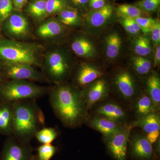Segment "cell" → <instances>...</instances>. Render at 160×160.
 <instances>
[{"label":"cell","mask_w":160,"mask_h":160,"mask_svg":"<svg viewBox=\"0 0 160 160\" xmlns=\"http://www.w3.org/2000/svg\"><path fill=\"white\" fill-rule=\"evenodd\" d=\"M134 5L147 13H152L159 8L160 0H139L135 2Z\"/></svg>","instance_id":"4dcf8cb0"},{"label":"cell","mask_w":160,"mask_h":160,"mask_svg":"<svg viewBox=\"0 0 160 160\" xmlns=\"http://www.w3.org/2000/svg\"><path fill=\"white\" fill-rule=\"evenodd\" d=\"M113 1H117V0H113Z\"/></svg>","instance_id":"f6af8a7d"},{"label":"cell","mask_w":160,"mask_h":160,"mask_svg":"<svg viewBox=\"0 0 160 160\" xmlns=\"http://www.w3.org/2000/svg\"><path fill=\"white\" fill-rule=\"evenodd\" d=\"M134 19L139 26L141 31L145 35L150 33L156 20L148 17H139Z\"/></svg>","instance_id":"836d02e7"},{"label":"cell","mask_w":160,"mask_h":160,"mask_svg":"<svg viewBox=\"0 0 160 160\" xmlns=\"http://www.w3.org/2000/svg\"><path fill=\"white\" fill-rule=\"evenodd\" d=\"M160 130L152 132L150 133L146 134V137L149 142L151 144H153L155 142L158 138L160 137Z\"/></svg>","instance_id":"f35d334b"},{"label":"cell","mask_w":160,"mask_h":160,"mask_svg":"<svg viewBox=\"0 0 160 160\" xmlns=\"http://www.w3.org/2000/svg\"><path fill=\"white\" fill-rule=\"evenodd\" d=\"M120 22L126 32L133 35H138L141 32V28L135 20L131 18L119 17Z\"/></svg>","instance_id":"1f68e13d"},{"label":"cell","mask_w":160,"mask_h":160,"mask_svg":"<svg viewBox=\"0 0 160 160\" xmlns=\"http://www.w3.org/2000/svg\"><path fill=\"white\" fill-rule=\"evenodd\" d=\"M133 39V50L137 56L146 57L151 54L152 47L149 38L145 36H139Z\"/></svg>","instance_id":"484cf974"},{"label":"cell","mask_w":160,"mask_h":160,"mask_svg":"<svg viewBox=\"0 0 160 160\" xmlns=\"http://www.w3.org/2000/svg\"><path fill=\"white\" fill-rule=\"evenodd\" d=\"M33 156L30 144L23 143L10 135L3 144L0 160H32Z\"/></svg>","instance_id":"30bf717a"},{"label":"cell","mask_w":160,"mask_h":160,"mask_svg":"<svg viewBox=\"0 0 160 160\" xmlns=\"http://www.w3.org/2000/svg\"><path fill=\"white\" fill-rule=\"evenodd\" d=\"M65 32L64 25L57 19H50L40 24L36 31L37 35L43 39L55 38L62 35Z\"/></svg>","instance_id":"d6986e66"},{"label":"cell","mask_w":160,"mask_h":160,"mask_svg":"<svg viewBox=\"0 0 160 160\" xmlns=\"http://www.w3.org/2000/svg\"><path fill=\"white\" fill-rule=\"evenodd\" d=\"M114 12V7L108 3L101 9L89 10L85 13V23L93 29L102 28L111 18Z\"/></svg>","instance_id":"2e32d148"},{"label":"cell","mask_w":160,"mask_h":160,"mask_svg":"<svg viewBox=\"0 0 160 160\" xmlns=\"http://www.w3.org/2000/svg\"><path fill=\"white\" fill-rule=\"evenodd\" d=\"M12 135L21 142L30 144L37 132L45 127V118L36 100L12 102Z\"/></svg>","instance_id":"7a4b0ae2"},{"label":"cell","mask_w":160,"mask_h":160,"mask_svg":"<svg viewBox=\"0 0 160 160\" xmlns=\"http://www.w3.org/2000/svg\"><path fill=\"white\" fill-rule=\"evenodd\" d=\"M13 8L12 0H0V24L9 17Z\"/></svg>","instance_id":"e575fe53"},{"label":"cell","mask_w":160,"mask_h":160,"mask_svg":"<svg viewBox=\"0 0 160 160\" xmlns=\"http://www.w3.org/2000/svg\"><path fill=\"white\" fill-rule=\"evenodd\" d=\"M118 16L135 18L146 17L148 13L143 11L134 5L122 4L118 5L115 9Z\"/></svg>","instance_id":"4316f807"},{"label":"cell","mask_w":160,"mask_h":160,"mask_svg":"<svg viewBox=\"0 0 160 160\" xmlns=\"http://www.w3.org/2000/svg\"><path fill=\"white\" fill-rule=\"evenodd\" d=\"M13 8L17 11L22 9L28 2V0H12Z\"/></svg>","instance_id":"ab89813d"},{"label":"cell","mask_w":160,"mask_h":160,"mask_svg":"<svg viewBox=\"0 0 160 160\" xmlns=\"http://www.w3.org/2000/svg\"><path fill=\"white\" fill-rule=\"evenodd\" d=\"M49 93L52 109L63 126L74 129L86 124L91 115L81 89L64 83L55 85Z\"/></svg>","instance_id":"6da1fadb"},{"label":"cell","mask_w":160,"mask_h":160,"mask_svg":"<svg viewBox=\"0 0 160 160\" xmlns=\"http://www.w3.org/2000/svg\"><path fill=\"white\" fill-rule=\"evenodd\" d=\"M68 6L66 0H47L46 12L47 15L58 14Z\"/></svg>","instance_id":"f546056e"},{"label":"cell","mask_w":160,"mask_h":160,"mask_svg":"<svg viewBox=\"0 0 160 160\" xmlns=\"http://www.w3.org/2000/svg\"><path fill=\"white\" fill-rule=\"evenodd\" d=\"M132 129L129 123L112 135L103 137L106 151L113 160H127L128 142Z\"/></svg>","instance_id":"52a82bcc"},{"label":"cell","mask_w":160,"mask_h":160,"mask_svg":"<svg viewBox=\"0 0 160 160\" xmlns=\"http://www.w3.org/2000/svg\"><path fill=\"white\" fill-rule=\"evenodd\" d=\"M160 137L157 140V141L152 144V148L154 151L155 154L157 158L160 160Z\"/></svg>","instance_id":"b9f144b4"},{"label":"cell","mask_w":160,"mask_h":160,"mask_svg":"<svg viewBox=\"0 0 160 160\" xmlns=\"http://www.w3.org/2000/svg\"><path fill=\"white\" fill-rule=\"evenodd\" d=\"M112 82L120 100L130 107L142 91L135 76L126 68L118 69L114 73Z\"/></svg>","instance_id":"8992f818"},{"label":"cell","mask_w":160,"mask_h":160,"mask_svg":"<svg viewBox=\"0 0 160 160\" xmlns=\"http://www.w3.org/2000/svg\"><path fill=\"white\" fill-rule=\"evenodd\" d=\"M42 51L41 46L35 43L0 39V61L3 65L22 63L40 67Z\"/></svg>","instance_id":"3957f363"},{"label":"cell","mask_w":160,"mask_h":160,"mask_svg":"<svg viewBox=\"0 0 160 160\" xmlns=\"http://www.w3.org/2000/svg\"><path fill=\"white\" fill-rule=\"evenodd\" d=\"M32 160H42L40 159L38 157L37 155V156H33V157H32Z\"/></svg>","instance_id":"ee69618b"},{"label":"cell","mask_w":160,"mask_h":160,"mask_svg":"<svg viewBox=\"0 0 160 160\" xmlns=\"http://www.w3.org/2000/svg\"><path fill=\"white\" fill-rule=\"evenodd\" d=\"M104 75V70L99 66L90 62L82 63L72 74L71 85L82 89Z\"/></svg>","instance_id":"5bb4252c"},{"label":"cell","mask_w":160,"mask_h":160,"mask_svg":"<svg viewBox=\"0 0 160 160\" xmlns=\"http://www.w3.org/2000/svg\"><path fill=\"white\" fill-rule=\"evenodd\" d=\"M57 148L51 144H43L38 148V157L42 160H50L56 152Z\"/></svg>","instance_id":"d6a6232c"},{"label":"cell","mask_w":160,"mask_h":160,"mask_svg":"<svg viewBox=\"0 0 160 160\" xmlns=\"http://www.w3.org/2000/svg\"><path fill=\"white\" fill-rule=\"evenodd\" d=\"M158 111L160 108V78L159 75L155 72H152L146 78V90Z\"/></svg>","instance_id":"603a6c76"},{"label":"cell","mask_w":160,"mask_h":160,"mask_svg":"<svg viewBox=\"0 0 160 160\" xmlns=\"http://www.w3.org/2000/svg\"><path fill=\"white\" fill-rule=\"evenodd\" d=\"M82 94L89 111L98 103L108 98L110 85L104 76L96 80L81 89Z\"/></svg>","instance_id":"7c38bea8"},{"label":"cell","mask_w":160,"mask_h":160,"mask_svg":"<svg viewBox=\"0 0 160 160\" xmlns=\"http://www.w3.org/2000/svg\"><path fill=\"white\" fill-rule=\"evenodd\" d=\"M72 50L79 57L92 59L96 57L97 50L94 43L86 36L79 35L72 40Z\"/></svg>","instance_id":"e0dca14e"},{"label":"cell","mask_w":160,"mask_h":160,"mask_svg":"<svg viewBox=\"0 0 160 160\" xmlns=\"http://www.w3.org/2000/svg\"><path fill=\"white\" fill-rule=\"evenodd\" d=\"M122 44V38L118 32L112 31L106 36L105 51L106 57L108 59L115 60L119 56Z\"/></svg>","instance_id":"7402d4cb"},{"label":"cell","mask_w":160,"mask_h":160,"mask_svg":"<svg viewBox=\"0 0 160 160\" xmlns=\"http://www.w3.org/2000/svg\"><path fill=\"white\" fill-rule=\"evenodd\" d=\"M4 77H3L2 73V69H1V67L0 66V89H1V86H2L3 83L5 82L4 81Z\"/></svg>","instance_id":"7bdbcfd3"},{"label":"cell","mask_w":160,"mask_h":160,"mask_svg":"<svg viewBox=\"0 0 160 160\" xmlns=\"http://www.w3.org/2000/svg\"><path fill=\"white\" fill-rule=\"evenodd\" d=\"M132 129L139 127L145 134L160 130L159 112H154L144 117L134 119L131 123Z\"/></svg>","instance_id":"44dd1931"},{"label":"cell","mask_w":160,"mask_h":160,"mask_svg":"<svg viewBox=\"0 0 160 160\" xmlns=\"http://www.w3.org/2000/svg\"><path fill=\"white\" fill-rule=\"evenodd\" d=\"M127 158L131 160H159L155 154L152 144L143 132L132 129L127 149Z\"/></svg>","instance_id":"ba28073f"},{"label":"cell","mask_w":160,"mask_h":160,"mask_svg":"<svg viewBox=\"0 0 160 160\" xmlns=\"http://www.w3.org/2000/svg\"><path fill=\"white\" fill-rule=\"evenodd\" d=\"M46 1L47 0H35L28 5L27 12L34 19L40 21L47 17Z\"/></svg>","instance_id":"83f0119b"},{"label":"cell","mask_w":160,"mask_h":160,"mask_svg":"<svg viewBox=\"0 0 160 160\" xmlns=\"http://www.w3.org/2000/svg\"><path fill=\"white\" fill-rule=\"evenodd\" d=\"M73 67L69 52L61 47H55L46 52L43 73L48 82L58 85L66 83L72 73Z\"/></svg>","instance_id":"277c9868"},{"label":"cell","mask_w":160,"mask_h":160,"mask_svg":"<svg viewBox=\"0 0 160 160\" xmlns=\"http://www.w3.org/2000/svg\"><path fill=\"white\" fill-rule=\"evenodd\" d=\"M69 7L79 12L86 13L89 11V0H66Z\"/></svg>","instance_id":"d590c367"},{"label":"cell","mask_w":160,"mask_h":160,"mask_svg":"<svg viewBox=\"0 0 160 160\" xmlns=\"http://www.w3.org/2000/svg\"><path fill=\"white\" fill-rule=\"evenodd\" d=\"M107 4L106 0H89V10L101 9Z\"/></svg>","instance_id":"74e56055"},{"label":"cell","mask_w":160,"mask_h":160,"mask_svg":"<svg viewBox=\"0 0 160 160\" xmlns=\"http://www.w3.org/2000/svg\"><path fill=\"white\" fill-rule=\"evenodd\" d=\"M135 119L144 117L154 112L156 109L151 99L145 90H142L131 106Z\"/></svg>","instance_id":"ac0fdd59"},{"label":"cell","mask_w":160,"mask_h":160,"mask_svg":"<svg viewBox=\"0 0 160 160\" xmlns=\"http://www.w3.org/2000/svg\"><path fill=\"white\" fill-rule=\"evenodd\" d=\"M132 64L136 74L141 77H147L152 72V63L146 57L138 56L133 57L132 60Z\"/></svg>","instance_id":"d4e9b609"},{"label":"cell","mask_w":160,"mask_h":160,"mask_svg":"<svg viewBox=\"0 0 160 160\" xmlns=\"http://www.w3.org/2000/svg\"><path fill=\"white\" fill-rule=\"evenodd\" d=\"M57 19L64 26L77 27L82 24L80 12L70 7H67L58 14Z\"/></svg>","instance_id":"cb8c5ba5"},{"label":"cell","mask_w":160,"mask_h":160,"mask_svg":"<svg viewBox=\"0 0 160 160\" xmlns=\"http://www.w3.org/2000/svg\"><path fill=\"white\" fill-rule=\"evenodd\" d=\"M4 79L27 80L31 82H47L48 81L41 72L29 64H18L3 65L1 66Z\"/></svg>","instance_id":"9c48e42d"},{"label":"cell","mask_w":160,"mask_h":160,"mask_svg":"<svg viewBox=\"0 0 160 160\" xmlns=\"http://www.w3.org/2000/svg\"><path fill=\"white\" fill-rule=\"evenodd\" d=\"M13 132L12 102H0V135H12Z\"/></svg>","instance_id":"ffe728a7"},{"label":"cell","mask_w":160,"mask_h":160,"mask_svg":"<svg viewBox=\"0 0 160 160\" xmlns=\"http://www.w3.org/2000/svg\"><path fill=\"white\" fill-rule=\"evenodd\" d=\"M86 124L102 134L103 138L112 135L121 130L125 125L96 115L90 116Z\"/></svg>","instance_id":"9a60e30c"},{"label":"cell","mask_w":160,"mask_h":160,"mask_svg":"<svg viewBox=\"0 0 160 160\" xmlns=\"http://www.w3.org/2000/svg\"><path fill=\"white\" fill-rule=\"evenodd\" d=\"M154 61L153 63V67L154 68L158 67L160 64V46H156L155 53L154 55Z\"/></svg>","instance_id":"60d3db41"},{"label":"cell","mask_w":160,"mask_h":160,"mask_svg":"<svg viewBox=\"0 0 160 160\" xmlns=\"http://www.w3.org/2000/svg\"><path fill=\"white\" fill-rule=\"evenodd\" d=\"M58 136V131L52 127H43L37 132L35 137L43 144H51Z\"/></svg>","instance_id":"f1b7e54d"},{"label":"cell","mask_w":160,"mask_h":160,"mask_svg":"<svg viewBox=\"0 0 160 160\" xmlns=\"http://www.w3.org/2000/svg\"><path fill=\"white\" fill-rule=\"evenodd\" d=\"M108 98L98 103L92 109H93V115L109 119L123 125L129 124V113L126 107L117 101Z\"/></svg>","instance_id":"8fae6325"},{"label":"cell","mask_w":160,"mask_h":160,"mask_svg":"<svg viewBox=\"0 0 160 160\" xmlns=\"http://www.w3.org/2000/svg\"><path fill=\"white\" fill-rule=\"evenodd\" d=\"M50 89L27 80H8L1 86L0 102H13L24 100H37L48 93Z\"/></svg>","instance_id":"5b68a950"},{"label":"cell","mask_w":160,"mask_h":160,"mask_svg":"<svg viewBox=\"0 0 160 160\" xmlns=\"http://www.w3.org/2000/svg\"><path fill=\"white\" fill-rule=\"evenodd\" d=\"M3 23L4 31L13 40L23 39L30 34L29 21L25 16L19 12H12Z\"/></svg>","instance_id":"4fadbf2b"},{"label":"cell","mask_w":160,"mask_h":160,"mask_svg":"<svg viewBox=\"0 0 160 160\" xmlns=\"http://www.w3.org/2000/svg\"><path fill=\"white\" fill-rule=\"evenodd\" d=\"M152 42L155 46L160 45V22L159 19L156 20L150 33Z\"/></svg>","instance_id":"8d00e7d4"}]
</instances>
